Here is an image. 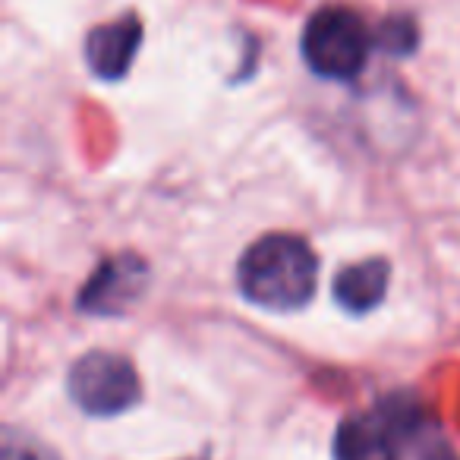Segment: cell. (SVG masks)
I'll use <instances>...</instances> for the list:
<instances>
[{
	"mask_svg": "<svg viewBox=\"0 0 460 460\" xmlns=\"http://www.w3.org/2000/svg\"><path fill=\"white\" fill-rule=\"evenodd\" d=\"M240 290L250 303L290 313L313 300L319 262L300 237L271 234L252 243L240 259Z\"/></svg>",
	"mask_w": 460,
	"mask_h": 460,
	"instance_id": "obj_1",
	"label": "cell"
},
{
	"mask_svg": "<svg viewBox=\"0 0 460 460\" xmlns=\"http://www.w3.org/2000/svg\"><path fill=\"white\" fill-rule=\"evenodd\" d=\"M369 29L353 10L325 7L309 16L303 29V58L309 70L325 79H353L369 60Z\"/></svg>",
	"mask_w": 460,
	"mask_h": 460,
	"instance_id": "obj_2",
	"label": "cell"
},
{
	"mask_svg": "<svg viewBox=\"0 0 460 460\" xmlns=\"http://www.w3.org/2000/svg\"><path fill=\"white\" fill-rule=\"evenodd\" d=\"M70 397L92 416H117L139 401V376L120 353L92 350L73 363Z\"/></svg>",
	"mask_w": 460,
	"mask_h": 460,
	"instance_id": "obj_3",
	"label": "cell"
},
{
	"mask_svg": "<svg viewBox=\"0 0 460 460\" xmlns=\"http://www.w3.org/2000/svg\"><path fill=\"white\" fill-rule=\"evenodd\" d=\"M413 416L403 410L347 416L334 435V460H401V435Z\"/></svg>",
	"mask_w": 460,
	"mask_h": 460,
	"instance_id": "obj_4",
	"label": "cell"
},
{
	"mask_svg": "<svg viewBox=\"0 0 460 460\" xmlns=\"http://www.w3.org/2000/svg\"><path fill=\"white\" fill-rule=\"evenodd\" d=\"M148 284V269L136 256H114L102 262V269L92 275V281L79 294V309L95 315H117L127 313L142 296Z\"/></svg>",
	"mask_w": 460,
	"mask_h": 460,
	"instance_id": "obj_5",
	"label": "cell"
},
{
	"mask_svg": "<svg viewBox=\"0 0 460 460\" xmlns=\"http://www.w3.org/2000/svg\"><path fill=\"white\" fill-rule=\"evenodd\" d=\"M142 45V26L136 16H123L108 26H98L85 41V60L98 79L127 76L136 51Z\"/></svg>",
	"mask_w": 460,
	"mask_h": 460,
	"instance_id": "obj_6",
	"label": "cell"
},
{
	"mask_svg": "<svg viewBox=\"0 0 460 460\" xmlns=\"http://www.w3.org/2000/svg\"><path fill=\"white\" fill-rule=\"evenodd\" d=\"M388 290V262L385 259H366V262L347 265L341 275L334 278V300L347 309V313H369L385 300Z\"/></svg>",
	"mask_w": 460,
	"mask_h": 460,
	"instance_id": "obj_7",
	"label": "cell"
},
{
	"mask_svg": "<svg viewBox=\"0 0 460 460\" xmlns=\"http://www.w3.org/2000/svg\"><path fill=\"white\" fill-rule=\"evenodd\" d=\"M4 460H60L48 445H41L32 435H22L16 429H7L4 438Z\"/></svg>",
	"mask_w": 460,
	"mask_h": 460,
	"instance_id": "obj_8",
	"label": "cell"
},
{
	"mask_svg": "<svg viewBox=\"0 0 460 460\" xmlns=\"http://www.w3.org/2000/svg\"><path fill=\"white\" fill-rule=\"evenodd\" d=\"M413 26L410 22H401V20H391L388 26L382 29V45L388 51H410L413 48Z\"/></svg>",
	"mask_w": 460,
	"mask_h": 460,
	"instance_id": "obj_9",
	"label": "cell"
}]
</instances>
